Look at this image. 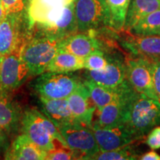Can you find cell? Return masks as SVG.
<instances>
[{
    "label": "cell",
    "instance_id": "obj_1",
    "mask_svg": "<svg viewBox=\"0 0 160 160\" xmlns=\"http://www.w3.org/2000/svg\"><path fill=\"white\" fill-rule=\"evenodd\" d=\"M160 125V101L133 91L126 105L122 125L141 139Z\"/></svg>",
    "mask_w": 160,
    "mask_h": 160
},
{
    "label": "cell",
    "instance_id": "obj_2",
    "mask_svg": "<svg viewBox=\"0 0 160 160\" xmlns=\"http://www.w3.org/2000/svg\"><path fill=\"white\" fill-rule=\"evenodd\" d=\"M60 40L33 30L31 37L24 44L19 56L28 68L30 74L39 76L46 72L59 51Z\"/></svg>",
    "mask_w": 160,
    "mask_h": 160
},
{
    "label": "cell",
    "instance_id": "obj_3",
    "mask_svg": "<svg viewBox=\"0 0 160 160\" xmlns=\"http://www.w3.org/2000/svg\"><path fill=\"white\" fill-rule=\"evenodd\" d=\"M21 125L23 133L46 152L54 148L57 139L65 143L57 126L37 108L25 110L22 116Z\"/></svg>",
    "mask_w": 160,
    "mask_h": 160
},
{
    "label": "cell",
    "instance_id": "obj_4",
    "mask_svg": "<svg viewBox=\"0 0 160 160\" xmlns=\"http://www.w3.org/2000/svg\"><path fill=\"white\" fill-rule=\"evenodd\" d=\"M33 28L27 12L10 13L0 22V56L19 55L24 44L31 37Z\"/></svg>",
    "mask_w": 160,
    "mask_h": 160
},
{
    "label": "cell",
    "instance_id": "obj_5",
    "mask_svg": "<svg viewBox=\"0 0 160 160\" xmlns=\"http://www.w3.org/2000/svg\"><path fill=\"white\" fill-rule=\"evenodd\" d=\"M82 82V79L71 73L46 71L39 75L33 89L39 97L45 99H68Z\"/></svg>",
    "mask_w": 160,
    "mask_h": 160
},
{
    "label": "cell",
    "instance_id": "obj_6",
    "mask_svg": "<svg viewBox=\"0 0 160 160\" xmlns=\"http://www.w3.org/2000/svg\"><path fill=\"white\" fill-rule=\"evenodd\" d=\"M65 143L74 153L76 159H91L100 151L89 126L75 122L58 128Z\"/></svg>",
    "mask_w": 160,
    "mask_h": 160
},
{
    "label": "cell",
    "instance_id": "obj_7",
    "mask_svg": "<svg viewBox=\"0 0 160 160\" xmlns=\"http://www.w3.org/2000/svg\"><path fill=\"white\" fill-rule=\"evenodd\" d=\"M74 13L79 33L111 27V16L105 0H74Z\"/></svg>",
    "mask_w": 160,
    "mask_h": 160
},
{
    "label": "cell",
    "instance_id": "obj_8",
    "mask_svg": "<svg viewBox=\"0 0 160 160\" xmlns=\"http://www.w3.org/2000/svg\"><path fill=\"white\" fill-rule=\"evenodd\" d=\"M126 79L138 93L159 100L153 77L152 60L129 54L125 57Z\"/></svg>",
    "mask_w": 160,
    "mask_h": 160
},
{
    "label": "cell",
    "instance_id": "obj_9",
    "mask_svg": "<svg viewBox=\"0 0 160 160\" xmlns=\"http://www.w3.org/2000/svg\"><path fill=\"white\" fill-rule=\"evenodd\" d=\"M119 33V45L129 54L150 60L160 59V36L136 35L128 31Z\"/></svg>",
    "mask_w": 160,
    "mask_h": 160
},
{
    "label": "cell",
    "instance_id": "obj_10",
    "mask_svg": "<svg viewBox=\"0 0 160 160\" xmlns=\"http://www.w3.org/2000/svg\"><path fill=\"white\" fill-rule=\"evenodd\" d=\"M30 74L28 68L17 54L4 57L0 65V93L9 94L25 82Z\"/></svg>",
    "mask_w": 160,
    "mask_h": 160
},
{
    "label": "cell",
    "instance_id": "obj_11",
    "mask_svg": "<svg viewBox=\"0 0 160 160\" xmlns=\"http://www.w3.org/2000/svg\"><path fill=\"white\" fill-rule=\"evenodd\" d=\"M108 62L103 71H88L85 73V79H91L100 85L115 88L125 82L126 79L125 57L119 52L108 53Z\"/></svg>",
    "mask_w": 160,
    "mask_h": 160
},
{
    "label": "cell",
    "instance_id": "obj_12",
    "mask_svg": "<svg viewBox=\"0 0 160 160\" xmlns=\"http://www.w3.org/2000/svg\"><path fill=\"white\" fill-rule=\"evenodd\" d=\"M91 128L93 132L100 151L121 148L138 140L123 125L102 128L92 124Z\"/></svg>",
    "mask_w": 160,
    "mask_h": 160
},
{
    "label": "cell",
    "instance_id": "obj_13",
    "mask_svg": "<svg viewBox=\"0 0 160 160\" xmlns=\"http://www.w3.org/2000/svg\"><path fill=\"white\" fill-rule=\"evenodd\" d=\"M67 99L77 121L91 127L97 107L92 101L88 90L84 84L83 80Z\"/></svg>",
    "mask_w": 160,
    "mask_h": 160
},
{
    "label": "cell",
    "instance_id": "obj_14",
    "mask_svg": "<svg viewBox=\"0 0 160 160\" xmlns=\"http://www.w3.org/2000/svg\"><path fill=\"white\" fill-rule=\"evenodd\" d=\"M83 82L88 90L92 101L97 107V109L102 108L109 103L125 97L133 90L128 80H126L122 85L115 88L100 85L88 79H84Z\"/></svg>",
    "mask_w": 160,
    "mask_h": 160
},
{
    "label": "cell",
    "instance_id": "obj_15",
    "mask_svg": "<svg viewBox=\"0 0 160 160\" xmlns=\"http://www.w3.org/2000/svg\"><path fill=\"white\" fill-rule=\"evenodd\" d=\"M37 31H33L62 40L78 33L77 19L74 13V2L66 5L60 17L54 23L48 26H34Z\"/></svg>",
    "mask_w": 160,
    "mask_h": 160
},
{
    "label": "cell",
    "instance_id": "obj_16",
    "mask_svg": "<svg viewBox=\"0 0 160 160\" xmlns=\"http://www.w3.org/2000/svg\"><path fill=\"white\" fill-rule=\"evenodd\" d=\"M46 156L47 152L38 147L23 133L18 136L6 150L5 158L11 160H43L46 159Z\"/></svg>",
    "mask_w": 160,
    "mask_h": 160
},
{
    "label": "cell",
    "instance_id": "obj_17",
    "mask_svg": "<svg viewBox=\"0 0 160 160\" xmlns=\"http://www.w3.org/2000/svg\"><path fill=\"white\" fill-rule=\"evenodd\" d=\"M59 51L85 58L93 52L101 51V48L97 40L88 33H77L60 40Z\"/></svg>",
    "mask_w": 160,
    "mask_h": 160
},
{
    "label": "cell",
    "instance_id": "obj_18",
    "mask_svg": "<svg viewBox=\"0 0 160 160\" xmlns=\"http://www.w3.org/2000/svg\"><path fill=\"white\" fill-rule=\"evenodd\" d=\"M39 99L45 116L57 126V128L60 126L78 122L72 113L67 99H45L39 97Z\"/></svg>",
    "mask_w": 160,
    "mask_h": 160
},
{
    "label": "cell",
    "instance_id": "obj_19",
    "mask_svg": "<svg viewBox=\"0 0 160 160\" xmlns=\"http://www.w3.org/2000/svg\"><path fill=\"white\" fill-rule=\"evenodd\" d=\"M133 91L134 90L125 97L109 103L102 108L97 109V120L93 125L102 128H112L122 125L126 105Z\"/></svg>",
    "mask_w": 160,
    "mask_h": 160
},
{
    "label": "cell",
    "instance_id": "obj_20",
    "mask_svg": "<svg viewBox=\"0 0 160 160\" xmlns=\"http://www.w3.org/2000/svg\"><path fill=\"white\" fill-rule=\"evenodd\" d=\"M22 114L8 98V94L0 93V127L7 133L15 131L21 124Z\"/></svg>",
    "mask_w": 160,
    "mask_h": 160
},
{
    "label": "cell",
    "instance_id": "obj_21",
    "mask_svg": "<svg viewBox=\"0 0 160 160\" xmlns=\"http://www.w3.org/2000/svg\"><path fill=\"white\" fill-rule=\"evenodd\" d=\"M160 9V0H131L123 31H129L140 19Z\"/></svg>",
    "mask_w": 160,
    "mask_h": 160
},
{
    "label": "cell",
    "instance_id": "obj_22",
    "mask_svg": "<svg viewBox=\"0 0 160 160\" xmlns=\"http://www.w3.org/2000/svg\"><path fill=\"white\" fill-rule=\"evenodd\" d=\"M84 58L68 52L59 51L48 66L47 71L55 73H72L84 68Z\"/></svg>",
    "mask_w": 160,
    "mask_h": 160
},
{
    "label": "cell",
    "instance_id": "obj_23",
    "mask_svg": "<svg viewBox=\"0 0 160 160\" xmlns=\"http://www.w3.org/2000/svg\"><path fill=\"white\" fill-rule=\"evenodd\" d=\"M111 16V27L118 32L122 31L131 0H105Z\"/></svg>",
    "mask_w": 160,
    "mask_h": 160
},
{
    "label": "cell",
    "instance_id": "obj_24",
    "mask_svg": "<svg viewBox=\"0 0 160 160\" xmlns=\"http://www.w3.org/2000/svg\"><path fill=\"white\" fill-rule=\"evenodd\" d=\"M129 31L136 35L160 36V9L144 17Z\"/></svg>",
    "mask_w": 160,
    "mask_h": 160
},
{
    "label": "cell",
    "instance_id": "obj_25",
    "mask_svg": "<svg viewBox=\"0 0 160 160\" xmlns=\"http://www.w3.org/2000/svg\"><path fill=\"white\" fill-rule=\"evenodd\" d=\"M130 145L116 150L107 151H99L93 155L91 159L99 160H132L139 159V155Z\"/></svg>",
    "mask_w": 160,
    "mask_h": 160
},
{
    "label": "cell",
    "instance_id": "obj_26",
    "mask_svg": "<svg viewBox=\"0 0 160 160\" xmlns=\"http://www.w3.org/2000/svg\"><path fill=\"white\" fill-rule=\"evenodd\" d=\"M84 68L88 71H103L108 62V53L102 51H97L84 58Z\"/></svg>",
    "mask_w": 160,
    "mask_h": 160
},
{
    "label": "cell",
    "instance_id": "obj_27",
    "mask_svg": "<svg viewBox=\"0 0 160 160\" xmlns=\"http://www.w3.org/2000/svg\"><path fill=\"white\" fill-rule=\"evenodd\" d=\"M46 159L50 160H69L76 159L72 149L60 140L56 141L54 148L47 151Z\"/></svg>",
    "mask_w": 160,
    "mask_h": 160
},
{
    "label": "cell",
    "instance_id": "obj_28",
    "mask_svg": "<svg viewBox=\"0 0 160 160\" xmlns=\"http://www.w3.org/2000/svg\"><path fill=\"white\" fill-rule=\"evenodd\" d=\"M28 2L29 0H2L6 15L25 11Z\"/></svg>",
    "mask_w": 160,
    "mask_h": 160
},
{
    "label": "cell",
    "instance_id": "obj_29",
    "mask_svg": "<svg viewBox=\"0 0 160 160\" xmlns=\"http://www.w3.org/2000/svg\"><path fill=\"white\" fill-rule=\"evenodd\" d=\"M145 143L152 150L160 148V126L154 127L149 132Z\"/></svg>",
    "mask_w": 160,
    "mask_h": 160
},
{
    "label": "cell",
    "instance_id": "obj_30",
    "mask_svg": "<svg viewBox=\"0 0 160 160\" xmlns=\"http://www.w3.org/2000/svg\"><path fill=\"white\" fill-rule=\"evenodd\" d=\"M152 65L155 91L158 99L160 101V59L152 60Z\"/></svg>",
    "mask_w": 160,
    "mask_h": 160
},
{
    "label": "cell",
    "instance_id": "obj_31",
    "mask_svg": "<svg viewBox=\"0 0 160 160\" xmlns=\"http://www.w3.org/2000/svg\"><path fill=\"white\" fill-rule=\"evenodd\" d=\"M139 159L142 160H160V155L154 151V150H152L141 156Z\"/></svg>",
    "mask_w": 160,
    "mask_h": 160
},
{
    "label": "cell",
    "instance_id": "obj_32",
    "mask_svg": "<svg viewBox=\"0 0 160 160\" xmlns=\"http://www.w3.org/2000/svg\"><path fill=\"white\" fill-rule=\"evenodd\" d=\"M5 130H3L0 127V150L2 149H8L6 147V143H7V134Z\"/></svg>",
    "mask_w": 160,
    "mask_h": 160
},
{
    "label": "cell",
    "instance_id": "obj_33",
    "mask_svg": "<svg viewBox=\"0 0 160 160\" xmlns=\"http://www.w3.org/2000/svg\"><path fill=\"white\" fill-rule=\"evenodd\" d=\"M6 17V13L4 10L2 2V0H0V22L2 21L4 18Z\"/></svg>",
    "mask_w": 160,
    "mask_h": 160
},
{
    "label": "cell",
    "instance_id": "obj_34",
    "mask_svg": "<svg viewBox=\"0 0 160 160\" xmlns=\"http://www.w3.org/2000/svg\"><path fill=\"white\" fill-rule=\"evenodd\" d=\"M64 2H65V3L66 4V5H68L71 3L73 2H74V0H64Z\"/></svg>",
    "mask_w": 160,
    "mask_h": 160
},
{
    "label": "cell",
    "instance_id": "obj_35",
    "mask_svg": "<svg viewBox=\"0 0 160 160\" xmlns=\"http://www.w3.org/2000/svg\"><path fill=\"white\" fill-rule=\"evenodd\" d=\"M3 57H1V56H0V65H1V64H2V60H3Z\"/></svg>",
    "mask_w": 160,
    "mask_h": 160
}]
</instances>
